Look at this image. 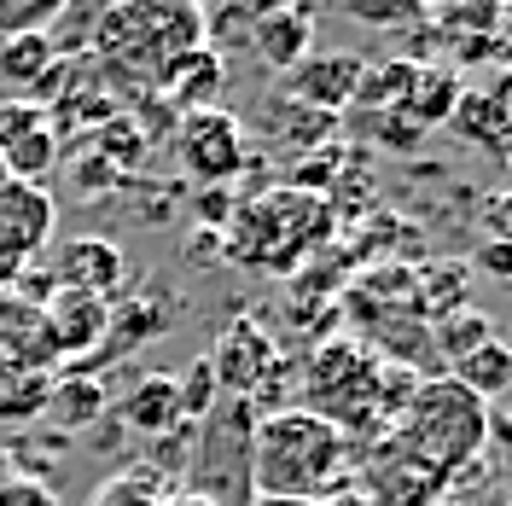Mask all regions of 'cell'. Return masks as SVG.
Returning a JSON list of instances; mask_svg holds the SVG:
<instances>
[{
    "label": "cell",
    "instance_id": "cell-25",
    "mask_svg": "<svg viewBox=\"0 0 512 506\" xmlns=\"http://www.w3.org/2000/svg\"><path fill=\"white\" fill-rule=\"evenodd\" d=\"M251 506H326V501H280V495H251Z\"/></svg>",
    "mask_w": 512,
    "mask_h": 506
},
{
    "label": "cell",
    "instance_id": "cell-22",
    "mask_svg": "<svg viewBox=\"0 0 512 506\" xmlns=\"http://www.w3.org/2000/svg\"><path fill=\"white\" fill-rule=\"evenodd\" d=\"M47 413H53L59 425H82L88 413H99V384H88V379L53 384V390H47Z\"/></svg>",
    "mask_w": 512,
    "mask_h": 506
},
{
    "label": "cell",
    "instance_id": "cell-12",
    "mask_svg": "<svg viewBox=\"0 0 512 506\" xmlns=\"http://www.w3.org/2000/svg\"><path fill=\"white\" fill-rule=\"evenodd\" d=\"M355 82H361V59H309L286 70V88L297 99H315L320 111H338L344 99H355Z\"/></svg>",
    "mask_w": 512,
    "mask_h": 506
},
{
    "label": "cell",
    "instance_id": "cell-8",
    "mask_svg": "<svg viewBox=\"0 0 512 506\" xmlns=\"http://www.w3.org/2000/svg\"><path fill=\"white\" fill-rule=\"evenodd\" d=\"M0 163L12 181H41L59 163L53 111L41 105H0Z\"/></svg>",
    "mask_w": 512,
    "mask_h": 506
},
{
    "label": "cell",
    "instance_id": "cell-4",
    "mask_svg": "<svg viewBox=\"0 0 512 506\" xmlns=\"http://www.w3.org/2000/svg\"><path fill=\"white\" fill-rule=\"evenodd\" d=\"M483 431H489V402H478L460 379L425 384L414 402H408V413H402V443H408V454H419L437 472L472 460L483 443Z\"/></svg>",
    "mask_w": 512,
    "mask_h": 506
},
{
    "label": "cell",
    "instance_id": "cell-13",
    "mask_svg": "<svg viewBox=\"0 0 512 506\" xmlns=\"http://www.w3.org/2000/svg\"><path fill=\"white\" fill-rule=\"evenodd\" d=\"M175 489H169V472L152 466V460H134V466H117L111 477H99L88 506H169Z\"/></svg>",
    "mask_w": 512,
    "mask_h": 506
},
{
    "label": "cell",
    "instance_id": "cell-27",
    "mask_svg": "<svg viewBox=\"0 0 512 506\" xmlns=\"http://www.w3.org/2000/svg\"><path fill=\"white\" fill-rule=\"evenodd\" d=\"M6 181H12V175H6V163H0V187H6Z\"/></svg>",
    "mask_w": 512,
    "mask_h": 506
},
{
    "label": "cell",
    "instance_id": "cell-6",
    "mask_svg": "<svg viewBox=\"0 0 512 506\" xmlns=\"http://www.w3.org/2000/svg\"><path fill=\"white\" fill-rule=\"evenodd\" d=\"M53 222H59V210L41 181H6L0 187V268L35 262L53 239Z\"/></svg>",
    "mask_w": 512,
    "mask_h": 506
},
{
    "label": "cell",
    "instance_id": "cell-23",
    "mask_svg": "<svg viewBox=\"0 0 512 506\" xmlns=\"http://www.w3.org/2000/svg\"><path fill=\"white\" fill-rule=\"evenodd\" d=\"M0 506H59V495L41 477H0Z\"/></svg>",
    "mask_w": 512,
    "mask_h": 506
},
{
    "label": "cell",
    "instance_id": "cell-10",
    "mask_svg": "<svg viewBox=\"0 0 512 506\" xmlns=\"http://www.w3.org/2000/svg\"><path fill=\"white\" fill-rule=\"evenodd\" d=\"M41 320H47V338L59 355H82L88 344H99L111 332V297H94V291H53L41 303Z\"/></svg>",
    "mask_w": 512,
    "mask_h": 506
},
{
    "label": "cell",
    "instance_id": "cell-5",
    "mask_svg": "<svg viewBox=\"0 0 512 506\" xmlns=\"http://www.w3.org/2000/svg\"><path fill=\"white\" fill-rule=\"evenodd\" d=\"M70 64L47 35H0V105H53Z\"/></svg>",
    "mask_w": 512,
    "mask_h": 506
},
{
    "label": "cell",
    "instance_id": "cell-15",
    "mask_svg": "<svg viewBox=\"0 0 512 506\" xmlns=\"http://www.w3.org/2000/svg\"><path fill=\"white\" fill-rule=\"evenodd\" d=\"M163 88L181 99L187 111H216V105H222V88H227V70H222V59H216L210 47H192L187 59L169 70Z\"/></svg>",
    "mask_w": 512,
    "mask_h": 506
},
{
    "label": "cell",
    "instance_id": "cell-19",
    "mask_svg": "<svg viewBox=\"0 0 512 506\" xmlns=\"http://www.w3.org/2000/svg\"><path fill=\"white\" fill-rule=\"evenodd\" d=\"M454 367H460V384H466L478 402H495V396L512 384V355H507V344H501V338H483V344L466 349Z\"/></svg>",
    "mask_w": 512,
    "mask_h": 506
},
{
    "label": "cell",
    "instance_id": "cell-16",
    "mask_svg": "<svg viewBox=\"0 0 512 506\" xmlns=\"http://www.w3.org/2000/svg\"><path fill=\"white\" fill-rule=\"evenodd\" d=\"M309 35H315V24H309V12L303 6H286V12H268L262 24L251 30L256 53L268 64H280V70H291V64L303 59V47H309Z\"/></svg>",
    "mask_w": 512,
    "mask_h": 506
},
{
    "label": "cell",
    "instance_id": "cell-26",
    "mask_svg": "<svg viewBox=\"0 0 512 506\" xmlns=\"http://www.w3.org/2000/svg\"><path fill=\"white\" fill-rule=\"evenodd\" d=\"M169 506H222V501H210V495H198V489H187V495H175Z\"/></svg>",
    "mask_w": 512,
    "mask_h": 506
},
{
    "label": "cell",
    "instance_id": "cell-3",
    "mask_svg": "<svg viewBox=\"0 0 512 506\" xmlns=\"http://www.w3.org/2000/svg\"><path fill=\"white\" fill-rule=\"evenodd\" d=\"M326 227L332 216L320 192H268L227 222V256L251 268H291L297 256H309V245L326 239Z\"/></svg>",
    "mask_w": 512,
    "mask_h": 506
},
{
    "label": "cell",
    "instance_id": "cell-14",
    "mask_svg": "<svg viewBox=\"0 0 512 506\" xmlns=\"http://www.w3.org/2000/svg\"><path fill=\"white\" fill-rule=\"evenodd\" d=\"M268 361H274V344L256 326H239V332H227L216 361H204V367H210V379H222V390H251L256 367H268Z\"/></svg>",
    "mask_w": 512,
    "mask_h": 506
},
{
    "label": "cell",
    "instance_id": "cell-24",
    "mask_svg": "<svg viewBox=\"0 0 512 506\" xmlns=\"http://www.w3.org/2000/svg\"><path fill=\"white\" fill-rule=\"evenodd\" d=\"M483 268H489V274H507V245H501V239L489 245V256H483Z\"/></svg>",
    "mask_w": 512,
    "mask_h": 506
},
{
    "label": "cell",
    "instance_id": "cell-21",
    "mask_svg": "<svg viewBox=\"0 0 512 506\" xmlns=\"http://www.w3.org/2000/svg\"><path fill=\"white\" fill-rule=\"evenodd\" d=\"M64 0H0V35H47Z\"/></svg>",
    "mask_w": 512,
    "mask_h": 506
},
{
    "label": "cell",
    "instance_id": "cell-11",
    "mask_svg": "<svg viewBox=\"0 0 512 506\" xmlns=\"http://www.w3.org/2000/svg\"><path fill=\"white\" fill-rule=\"evenodd\" d=\"M53 291H94V297H111L123 285V251L111 239H70L59 256H53Z\"/></svg>",
    "mask_w": 512,
    "mask_h": 506
},
{
    "label": "cell",
    "instance_id": "cell-17",
    "mask_svg": "<svg viewBox=\"0 0 512 506\" xmlns=\"http://www.w3.org/2000/svg\"><path fill=\"white\" fill-rule=\"evenodd\" d=\"M501 105H507L501 88H489V94H460V105H454L448 123L460 128L466 140H478L489 158H501V152H507V128H501L507 123V111H501Z\"/></svg>",
    "mask_w": 512,
    "mask_h": 506
},
{
    "label": "cell",
    "instance_id": "cell-2",
    "mask_svg": "<svg viewBox=\"0 0 512 506\" xmlns=\"http://www.w3.org/2000/svg\"><path fill=\"white\" fill-rule=\"evenodd\" d=\"M192 47H204V12L192 0H117L88 41V53H99V64L134 70L152 88L169 82V70Z\"/></svg>",
    "mask_w": 512,
    "mask_h": 506
},
{
    "label": "cell",
    "instance_id": "cell-9",
    "mask_svg": "<svg viewBox=\"0 0 512 506\" xmlns=\"http://www.w3.org/2000/svg\"><path fill=\"white\" fill-rule=\"evenodd\" d=\"M332 384V402H320V419H332L338 431L350 425V402L361 390H379V367H373V355L361 344H332L315 355V367H309V396Z\"/></svg>",
    "mask_w": 512,
    "mask_h": 506
},
{
    "label": "cell",
    "instance_id": "cell-7",
    "mask_svg": "<svg viewBox=\"0 0 512 506\" xmlns=\"http://www.w3.org/2000/svg\"><path fill=\"white\" fill-rule=\"evenodd\" d=\"M239 163H245V134H239V123L227 117L222 105L181 117V169H187L192 181L222 187V181L239 175Z\"/></svg>",
    "mask_w": 512,
    "mask_h": 506
},
{
    "label": "cell",
    "instance_id": "cell-1",
    "mask_svg": "<svg viewBox=\"0 0 512 506\" xmlns=\"http://www.w3.org/2000/svg\"><path fill=\"white\" fill-rule=\"evenodd\" d=\"M344 466H350V443L332 419L309 408L268 413L251 437L245 472H251V495H280V501H326L344 489Z\"/></svg>",
    "mask_w": 512,
    "mask_h": 506
},
{
    "label": "cell",
    "instance_id": "cell-18",
    "mask_svg": "<svg viewBox=\"0 0 512 506\" xmlns=\"http://www.w3.org/2000/svg\"><path fill=\"white\" fill-rule=\"evenodd\" d=\"M128 425H140L146 437H158V431H175L181 419H187V408H181V390H175V379H146L134 396L123 402Z\"/></svg>",
    "mask_w": 512,
    "mask_h": 506
},
{
    "label": "cell",
    "instance_id": "cell-20",
    "mask_svg": "<svg viewBox=\"0 0 512 506\" xmlns=\"http://www.w3.org/2000/svg\"><path fill=\"white\" fill-rule=\"evenodd\" d=\"M402 99H408V117H414L419 128L425 123H448L454 105H460V82H454L448 70H414Z\"/></svg>",
    "mask_w": 512,
    "mask_h": 506
}]
</instances>
